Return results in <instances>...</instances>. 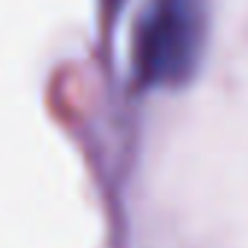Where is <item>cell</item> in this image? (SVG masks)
<instances>
[{"label":"cell","instance_id":"obj_1","mask_svg":"<svg viewBox=\"0 0 248 248\" xmlns=\"http://www.w3.org/2000/svg\"><path fill=\"white\" fill-rule=\"evenodd\" d=\"M202 0H149L135 30V73L143 85H181L204 47Z\"/></svg>","mask_w":248,"mask_h":248},{"label":"cell","instance_id":"obj_2","mask_svg":"<svg viewBox=\"0 0 248 248\" xmlns=\"http://www.w3.org/2000/svg\"><path fill=\"white\" fill-rule=\"evenodd\" d=\"M105 3H108V9L114 12V9H120V3H123V0H105Z\"/></svg>","mask_w":248,"mask_h":248}]
</instances>
